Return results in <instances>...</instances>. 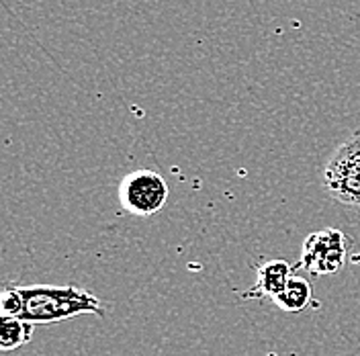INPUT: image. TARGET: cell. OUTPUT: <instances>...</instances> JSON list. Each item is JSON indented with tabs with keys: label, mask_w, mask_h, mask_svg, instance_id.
I'll use <instances>...</instances> for the list:
<instances>
[{
	"label": "cell",
	"mask_w": 360,
	"mask_h": 356,
	"mask_svg": "<svg viewBox=\"0 0 360 356\" xmlns=\"http://www.w3.org/2000/svg\"><path fill=\"white\" fill-rule=\"evenodd\" d=\"M295 276V267L287 260L274 258L266 260L256 268V283L244 293V299H270L274 301L283 291L287 289L289 281Z\"/></svg>",
	"instance_id": "5b68a950"
},
{
	"label": "cell",
	"mask_w": 360,
	"mask_h": 356,
	"mask_svg": "<svg viewBox=\"0 0 360 356\" xmlns=\"http://www.w3.org/2000/svg\"><path fill=\"white\" fill-rule=\"evenodd\" d=\"M323 189L336 203L360 211V129L342 141L326 164Z\"/></svg>",
	"instance_id": "7a4b0ae2"
},
{
	"label": "cell",
	"mask_w": 360,
	"mask_h": 356,
	"mask_svg": "<svg viewBox=\"0 0 360 356\" xmlns=\"http://www.w3.org/2000/svg\"><path fill=\"white\" fill-rule=\"evenodd\" d=\"M314 301V287L307 279L303 276H292L287 285V289L283 291L272 303L283 310L285 313H301L305 312Z\"/></svg>",
	"instance_id": "8992f818"
},
{
	"label": "cell",
	"mask_w": 360,
	"mask_h": 356,
	"mask_svg": "<svg viewBox=\"0 0 360 356\" xmlns=\"http://www.w3.org/2000/svg\"><path fill=\"white\" fill-rule=\"evenodd\" d=\"M168 201V184L154 170H135L119 184L121 207L137 217H152L164 209Z\"/></svg>",
	"instance_id": "3957f363"
},
{
	"label": "cell",
	"mask_w": 360,
	"mask_h": 356,
	"mask_svg": "<svg viewBox=\"0 0 360 356\" xmlns=\"http://www.w3.org/2000/svg\"><path fill=\"white\" fill-rule=\"evenodd\" d=\"M350 250V240L340 229H321L307 236L303 242L301 265L314 274H334L344 268L346 254Z\"/></svg>",
	"instance_id": "277c9868"
},
{
	"label": "cell",
	"mask_w": 360,
	"mask_h": 356,
	"mask_svg": "<svg viewBox=\"0 0 360 356\" xmlns=\"http://www.w3.org/2000/svg\"><path fill=\"white\" fill-rule=\"evenodd\" d=\"M33 336V324L25 319H2L0 326V348L2 352H11L25 346Z\"/></svg>",
	"instance_id": "52a82bcc"
},
{
	"label": "cell",
	"mask_w": 360,
	"mask_h": 356,
	"mask_svg": "<svg viewBox=\"0 0 360 356\" xmlns=\"http://www.w3.org/2000/svg\"><path fill=\"white\" fill-rule=\"evenodd\" d=\"M22 295V317L25 322L39 326L72 319L76 315L105 317L103 301L89 291L76 285L64 287H19Z\"/></svg>",
	"instance_id": "6da1fadb"
},
{
	"label": "cell",
	"mask_w": 360,
	"mask_h": 356,
	"mask_svg": "<svg viewBox=\"0 0 360 356\" xmlns=\"http://www.w3.org/2000/svg\"><path fill=\"white\" fill-rule=\"evenodd\" d=\"M25 303H22V295L17 285L13 283H4L2 293H0V315L2 319H21Z\"/></svg>",
	"instance_id": "ba28073f"
}]
</instances>
